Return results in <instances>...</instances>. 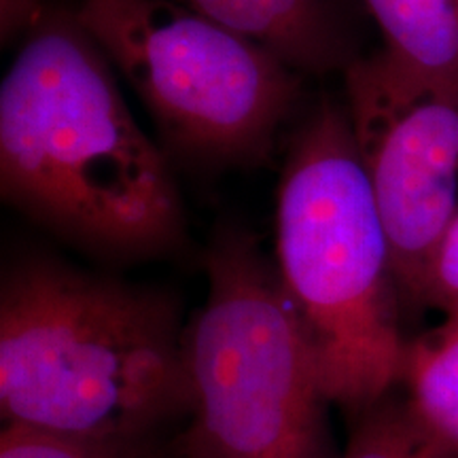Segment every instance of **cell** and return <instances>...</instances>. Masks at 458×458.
<instances>
[{
    "label": "cell",
    "mask_w": 458,
    "mask_h": 458,
    "mask_svg": "<svg viewBox=\"0 0 458 458\" xmlns=\"http://www.w3.org/2000/svg\"><path fill=\"white\" fill-rule=\"evenodd\" d=\"M276 51L301 74L342 72L359 60L354 0H168Z\"/></svg>",
    "instance_id": "7"
},
{
    "label": "cell",
    "mask_w": 458,
    "mask_h": 458,
    "mask_svg": "<svg viewBox=\"0 0 458 458\" xmlns=\"http://www.w3.org/2000/svg\"><path fill=\"white\" fill-rule=\"evenodd\" d=\"M382 37L394 64L458 89V0H354Z\"/></svg>",
    "instance_id": "9"
},
{
    "label": "cell",
    "mask_w": 458,
    "mask_h": 458,
    "mask_svg": "<svg viewBox=\"0 0 458 458\" xmlns=\"http://www.w3.org/2000/svg\"><path fill=\"white\" fill-rule=\"evenodd\" d=\"M0 458H176L174 437L102 439L3 425Z\"/></svg>",
    "instance_id": "10"
},
{
    "label": "cell",
    "mask_w": 458,
    "mask_h": 458,
    "mask_svg": "<svg viewBox=\"0 0 458 458\" xmlns=\"http://www.w3.org/2000/svg\"><path fill=\"white\" fill-rule=\"evenodd\" d=\"M181 301L156 286L21 255L0 284L4 425L174 437L191 411Z\"/></svg>",
    "instance_id": "2"
},
{
    "label": "cell",
    "mask_w": 458,
    "mask_h": 458,
    "mask_svg": "<svg viewBox=\"0 0 458 458\" xmlns=\"http://www.w3.org/2000/svg\"><path fill=\"white\" fill-rule=\"evenodd\" d=\"M274 263L348 416L397 391L405 344L391 244L344 105L320 100L286 148Z\"/></svg>",
    "instance_id": "3"
},
{
    "label": "cell",
    "mask_w": 458,
    "mask_h": 458,
    "mask_svg": "<svg viewBox=\"0 0 458 458\" xmlns=\"http://www.w3.org/2000/svg\"><path fill=\"white\" fill-rule=\"evenodd\" d=\"M208 293L187 323L191 411L179 458H340L317 357L276 263L244 227H216L204 253Z\"/></svg>",
    "instance_id": "4"
},
{
    "label": "cell",
    "mask_w": 458,
    "mask_h": 458,
    "mask_svg": "<svg viewBox=\"0 0 458 458\" xmlns=\"http://www.w3.org/2000/svg\"><path fill=\"white\" fill-rule=\"evenodd\" d=\"M113 71L77 11L47 9L0 85V193L96 259H162L185 249V206Z\"/></svg>",
    "instance_id": "1"
},
{
    "label": "cell",
    "mask_w": 458,
    "mask_h": 458,
    "mask_svg": "<svg viewBox=\"0 0 458 458\" xmlns=\"http://www.w3.org/2000/svg\"><path fill=\"white\" fill-rule=\"evenodd\" d=\"M348 122L391 244L405 314L425 310V284L458 210V89L439 88L380 49L344 71Z\"/></svg>",
    "instance_id": "6"
},
{
    "label": "cell",
    "mask_w": 458,
    "mask_h": 458,
    "mask_svg": "<svg viewBox=\"0 0 458 458\" xmlns=\"http://www.w3.org/2000/svg\"><path fill=\"white\" fill-rule=\"evenodd\" d=\"M427 458H458V314L408 337L399 386Z\"/></svg>",
    "instance_id": "8"
},
{
    "label": "cell",
    "mask_w": 458,
    "mask_h": 458,
    "mask_svg": "<svg viewBox=\"0 0 458 458\" xmlns=\"http://www.w3.org/2000/svg\"><path fill=\"white\" fill-rule=\"evenodd\" d=\"M340 458H427L397 391L351 416V437Z\"/></svg>",
    "instance_id": "11"
},
{
    "label": "cell",
    "mask_w": 458,
    "mask_h": 458,
    "mask_svg": "<svg viewBox=\"0 0 458 458\" xmlns=\"http://www.w3.org/2000/svg\"><path fill=\"white\" fill-rule=\"evenodd\" d=\"M74 11L172 162L216 172L270 159L303 88L276 51L168 0H81Z\"/></svg>",
    "instance_id": "5"
},
{
    "label": "cell",
    "mask_w": 458,
    "mask_h": 458,
    "mask_svg": "<svg viewBox=\"0 0 458 458\" xmlns=\"http://www.w3.org/2000/svg\"><path fill=\"white\" fill-rule=\"evenodd\" d=\"M425 308L439 310L444 317L458 314V210L445 227L428 266Z\"/></svg>",
    "instance_id": "12"
},
{
    "label": "cell",
    "mask_w": 458,
    "mask_h": 458,
    "mask_svg": "<svg viewBox=\"0 0 458 458\" xmlns=\"http://www.w3.org/2000/svg\"><path fill=\"white\" fill-rule=\"evenodd\" d=\"M176 458H179V456H176Z\"/></svg>",
    "instance_id": "14"
},
{
    "label": "cell",
    "mask_w": 458,
    "mask_h": 458,
    "mask_svg": "<svg viewBox=\"0 0 458 458\" xmlns=\"http://www.w3.org/2000/svg\"><path fill=\"white\" fill-rule=\"evenodd\" d=\"M47 9L49 4L45 0H0V38H3V45L13 43L15 38H26L43 20Z\"/></svg>",
    "instance_id": "13"
}]
</instances>
